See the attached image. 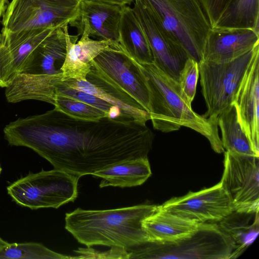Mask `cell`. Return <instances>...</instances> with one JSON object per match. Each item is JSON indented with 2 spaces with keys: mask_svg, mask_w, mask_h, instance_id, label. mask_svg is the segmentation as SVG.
<instances>
[{
  "mask_svg": "<svg viewBox=\"0 0 259 259\" xmlns=\"http://www.w3.org/2000/svg\"><path fill=\"white\" fill-rule=\"evenodd\" d=\"M11 146L31 149L54 169L78 178L119 162L148 157L153 134L146 124L108 116L85 120L54 108L5 126Z\"/></svg>",
  "mask_w": 259,
  "mask_h": 259,
  "instance_id": "1",
  "label": "cell"
},
{
  "mask_svg": "<svg viewBox=\"0 0 259 259\" xmlns=\"http://www.w3.org/2000/svg\"><path fill=\"white\" fill-rule=\"evenodd\" d=\"M158 205L140 204L105 210L77 208L65 215V228L80 244L125 249L148 241L143 220Z\"/></svg>",
  "mask_w": 259,
  "mask_h": 259,
  "instance_id": "2",
  "label": "cell"
},
{
  "mask_svg": "<svg viewBox=\"0 0 259 259\" xmlns=\"http://www.w3.org/2000/svg\"><path fill=\"white\" fill-rule=\"evenodd\" d=\"M150 92L149 112L154 129L164 133L190 128L204 136L216 153L225 152L219 135L218 122L194 112L178 81L154 63L140 64Z\"/></svg>",
  "mask_w": 259,
  "mask_h": 259,
  "instance_id": "3",
  "label": "cell"
},
{
  "mask_svg": "<svg viewBox=\"0 0 259 259\" xmlns=\"http://www.w3.org/2000/svg\"><path fill=\"white\" fill-rule=\"evenodd\" d=\"M190 58L199 63L212 26L200 0H139Z\"/></svg>",
  "mask_w": 259,
  "mask_h": 259,
  "instance_id": "4",
  "label": "cell"
},
{
  "mask_svg": "<svg viewBox=\"0 0 259 259\" xmlns=\"http://www.w3.org/2000/svg\"><path fill=\"white\" fill-rule=\"evenodd\" d=\"M79 179L56 169L42 170L17 180L7 189L13 200L23 207L58 208L76 199Z\"/></svg>",
  "mask_w": 259,
  "mask_h": 259,
  "instance_id": "5",
  "label": "cell"
},
{
  "mask_svg": "<svg viewBox=\"0 0 259 259\" xmlns=\"http://www.w3.org/2000/svg\"><path fill=\"white\" fill-rule=\"evenodd\" d=\"M259 45L237 58L224 63L201 60L200 82L207 111L202 115L218 122V115L234 103L236 94Z\"/></svg>",
  "mask_w": 259,
  "mask_h": 259,
  "instance_id": "6",
  "label": "cell"
},
{
  "mask_svg": "<svg viewBox=\"0 0 259 259\" xmlns=\"http://www.w3.org/2000/svg\"><path fill=\"white\" fill-rule=\"evenodd\" d=\"M82 0H12L2 17V32L56 29L74 24Z\"/></svg>",
  "mask_w": 259,
  "mask_h": 259,
  "instance_id": "7",
  "label": "cell"
},
{
  "mask_svg": "<svg viewBox=\"0 0 259 259\" xmlns=\"http://www.w3.org/2000/svg\"><path fill=\"white\" fill-rule=\"evenodd\" d=\"M92 68L102 77L150 111V92L140 64L122 50L110 48L91 61Z\"/></svg>",
  "mask_w": 259,
  "mask_h": 259,
  "instance_id": "8",
  "label": "cell"
},
{
  "mask_svg": "<svg viewBox=\"0 0 259 259\" xmlns=\"http://www.w3.org/2000/svg\"><path fill=\"white\" fill-rule=\"evenodd\" d=\"M221 181L228 192L235 211L259 210V156L224 152Z\"/></svg>",
  "mask_w": 259,
  "mask_h": 259,
  "instance_id": "9",
  "label": "cell"
},
{
  "mask_svg": "<svg viewBox=\"0 0 259 259\" xmlns=\"http://www.w3.org/2000/svg\"><path fill=\"white\" fill-rule=\"evenodd\" d=\"M160 206L169 213L198 224L219 222L234 210L221 181L211 187L172 198Z\"/></svg>",
  "mask_w": 259,
  "mask_h": 259,
  "instance_id": "10",
  "label": "cell"
},
{
  "mask_svg": "<svg viewBox=\"0 0 259 259\" xmlns=\"http://www.w3.org/2000/svg\"><path fill=\"white\" fill-rule=\"evenodd\" d=\"M132 9L148 41L154 58L153 63L178 82L180 72L189 57L154 20L139 0L134 1Z\"/></svg>",
  "mask_w": 259,
  "mask_h": 259,
  "instance_id": "11",
  "label": "cell"
},
{
  "mask_svg": "<svg viewBox=\"0 0 259 259\" xmlns=\"http://www.w3.org/2000/svg\"><path fill=\"white\" fill-rule=\"evenodd\" d=\"M55 29L0 33V87L6 88L34 49Z\"/></svg>",
  "mask_w": 259,
  "mask_h": 259,
  "instance_id": "12",
  "label": "cell"
},
{
  "mask_svg": "<svg viewBox=\"0 0 259 259\" xmlns=\"http://www.w3.org/2000/svg\"><path fill=\"white\" fill-rule=\"evenodd\" d=\"M234 104L241 126L253 151L259 156V51L250 64Z\"/></svg>",
  "mask_w": 259,
  "mask_h": 259,
  "instance_id": "13",
  "label": "cell"
},
{
  "mask_svg": "<svg viewBox=\"0 0 259 259\" xmlns=\"http://www.w3.org/2000/svg\"><path fill=\"white\" fill-rule=\"evenodd\" d=\"M68 24L54 29L31 52L16 74L34 78L62 73L67 51Z\"/></svg>",
  "mask_w": 259,
  "mask_h": 259,
  "instance_id": "14",
  "label": "cell"
},
{
  "mask_svg": "<svg viewBox=\"0 0 259 259\" xmlns=\"http://www.w3.org/2000/svg\"><path fill=\"white\" fill-rule=\"evenodd\" d=\"M121 7L96 0H82L80 16L74 24H79L82 32L97 40L110 41L118 50L119 25Z\"/></svg>",
  "mask_w": 259,
  "mask_h": 259,
  "instance_id": "15",
  "label": "cell"
},
{
  "mask_svg": "<svg viewBox=\"0 0 259 259\" xmlns=\"http://www.w3.org/2000/svg\"><path fill=\"white\" fill-rule=\"evenodd\" d=\"M87 80L69 79L61 82L68 87L96 96L118 107L125 118L142 124L150 120V115L133 98L122 92L102 77L91 67Z\"/></svg>",
  "mask_w": 259,
  "mask_h": 259,
  "instance_id": "16",
  "label": "cell"
},
{
  "mask_svg": "<svg viewBox=\"0 0 259 259\" xmlns=\"http://www.w3.org/2000/svg\"><path fill=\"white\" fill-rule=\"evenodd\" d=\"M259 45V32L252 29H212L206 40L202 60L215 63L232 61Z\"/></svg>",
  "mask_w": 259,
  "mask_h": 259,
  "instance_id": "17",
  "label": "cell"
},
{
  "mask_svg": "<svg viewBox=\"0 0 259 259\" xmlns=\"http://www.w3.org/2000/svg\"><path fill=\"white\" fill-rule=\"evenodd\" d=\"M77 39V35L72 36L67 32L66 55L61 67L62 81L69 79L87 80L91 61L106 49H116L112 42L93 39L85 32H82L80 39L76 42Z\"/></svg>",
  "mask_w": 259,
  "mask_h": 259,
  "instance_id": "18",
  "label": "cell"
},
{
  "mask_svg": "<svg viewBox=\"0 0 259 259\" xmlns=\"http://www.w3.org/2000/svg\"><path fill=\"white\" fill-rule=\"evenodd\" d=\"M200 224L169 213L158 205L154 213L143 220L142 227L148 241L165 243L191 237Z\"/></svg>",
  "mask_w": 259,
  "mask_h": 259,
  "instance_id": "19",
  "label": "cell"
},
{
  "mask_svg": "<svg viewBox=\"0 0 259 259\" xmlns=\"http://www.w3.org/2000/svg\"><path fill=\"white\" fill-rule=\"evenodd\" d=\"M119 42L122 50L139 64L154 62L153 54L146 36L130 6H121Z\"/></svg>",
  "mask_w": 259,
  "mask_h": 259,
  "instance_id": "20",
  "label": "cell"
},
{
  "mask_svg": "<svg viewBox=\"0 0 259 259\" xmlns=\"http://www.w3.org/2000/svg\"><path fill=\"white\" fill-rule=\"evenodd\" d=\"M148 157L122 161L92 175L102 178L100 188L108 186L131 187L143 184L151 175Z\"/></svg>",
  "mask_w": 259,
  "mask_h": 259,
  "instance_id": "21",
  "label": "cell"
},
{
  "mask_svg": "<svg viewBox=\"0 0 259 259\" xmlns=\"http://www.w3.org/2000/svg\"><path fill=\"white\" fill-rule=\"evenodd\" d=\"M258 212L247 213L234 210L218 222V227L233 244L230 258L239 256L255 239L258 234Z\"/></svg>",
  "mask_w": 259,
  "mask_h": 259,
  "instance_id": "22",
  "label": "cell"
},
{
  "mask_svg": "<svg viewBox=\"0 0 259 259\" xmlns=\"http://www.w3.org/2000/svg\"><path fill=\"white\" fill-rule=\"evenodd\" d=\"M212 28L259 32V0H230Z\"/></svg>",
  "mask_w": 259,
  "mask_h": 259,
  "instance_id": "23",
  "label": "cell"
},
{
  "mask_svg": "<svg viewBox=\"0 0 259 259\" xmlns=\"http://www.w3.org/2000/svg\"><path fill=\"white\" fill-rule=\"evenodd\" d=\"M217 119L224 149L231 153L258 156L253 151L249 140L241 126L234 103L224 109L218 115Z\"/></svg>",
  "mask_w": 259,
  "mask_h": 259,
  "instance_id": "24",
  "label": "cell"
},
{
  "mask_svg": "<svg viewBox=\"0 0 259 259\" xmlns=\"http://www.w3.org/2000/svg\"><path fill=\"white\" fill-rule=\"evenodd\" d=\"M67 256L54 251L36 242L9 243L0 249V259H67Z\"/></svg>",
  "mask_w": 259,
  "mask_h": 259,
  "instance_id": "25",
  "label": "cell"
},
{
  "mask_svg": "<svg viewBox=\"0 0 259 259\" xmlns=\"http://www.w3.org/2000/svg\"><path fill=\"white\" fill-rule=\"evenodd\" d=\"M55 108L73 117L97 120L107 116L103 111L74 99L56 94Z\"/></svg>",
  "mask_w": 259,
  "mask_h": 259,
  "instance_id": "26",
  "label": "cell"
},
{
  "mask_svg": "<svg viewBox=\"0 0 259 259\" xmlns=\"http://www.w3.org/2000/svg\"><path fill=\"white\" fill-rule=\"evenodd\" d=\"M199 76L198 63L188 58L180 72L178 82L191 103L195 97Z\"/></svg>",
  "mask_w": 259,
  "mask_h": 259,
  "instance_id": "27",
  "label": "cell"
},
{
  "mask_svg": "<svg viewBox=\"0 0 259 259\" xmlns=\"http://www.w3.org/2000/svg\"><path fill=\"white\" fill-rule=\"evenodd\" d=\"M61 81L57 86L56 94L74 99L96 107L104 111L107 116L110 110L115 106L91 94L66 86Z\"/></svg>",
  "mask_w": 259,
  "mask_h": 259,
  "instance_id": "28",
  "label": "cell"
},
{
  "mask_svg": "<svg viewBox=\"0 0 259 259\" xmlns=\"http://www.w3.org/2000/svg\"><path fill=\"white\" fill-rule=\"evenodd\" d=\"M74 251L80 254L77 256V258H128L126 249L120 247H111L108 251L100 252L88 247L87 248H78Z\"/></svg>",
  "mask_w": 259,
  "mask_h": 259,
  "instance_id": "29",
  "label": "cell"
},
{
  "mask_svg": "<svg viewBox=\"0 0 259 259\" xmlns=\"http://www.w3.org/2000/svg\"><path fill=\"white\" fill-rule=\"evenodd\" d=\"M200 1L207 13L212 27L230 0H200Z\"/></svg>",
  "mask_w": 259,
  "mask_h": 259,
  "instance_id": "30",
  "label": "cell"
},
{
  "mask_svg": "<svg viewBox=\"0 0 259 259\" xmlns=\"http://www.w3.org/2000/svg\"><path fill=\"white\" fill-rule=\"evenodd\" d=\"M102 2L116 5L120 6H130L135 0H96Z\"/></svg>",
  "mask_w": 259,
  "mask_h": 259,
  "instance_id": "31",
  "label": "cell"
},
{
  "mask_svg": "<svg viewBox=\"0 0 259 259\" xmlns=\"http://www.w3.org/2000/svg\"><path fill=\"white\" fill-rule=\"evenodd\" d=\"M8 3V0H0V22Z\"/></svg>",
  "mask_w": 259,
  "mask_h": 259,
  "instance_id": "32",
  "label": "cell"
},
{
  "mask_svg": "<svg viewBox=\"0 0 259 259\" xmlns=\"http://www.w3.org/2000/svg\"><path fill=\"white\" fill-rule=\"evenodd\" d=\"M9 243L4 239H3L1 237H0V249L3 248L4 247L6 246Z\"/></svg>",
  "mask_w": 259,
  "mask_h": 259,
  "instance_id": "33",
  "label": "cell"
},
{
  "mask_svg": "<svg viewBox=\"0 0 259 259\" xmlns=\"http://www.w3.org/2000/svg\"><path fill=\"white\" fill-rule=\"evenodd\" d=\"M2 170V168H1V166H0V174H1V173Z\"/></svg>",
  "mask_w": 259,
  "mask_h": 259,
  "instance_id": "34",
  "label": "cell"
}]
</instances>
